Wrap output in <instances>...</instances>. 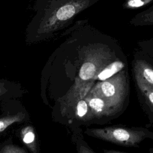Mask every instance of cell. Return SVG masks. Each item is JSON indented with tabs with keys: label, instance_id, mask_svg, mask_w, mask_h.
<instances>
[{
	"label": "cell",
	"instance_id": "1",
	"mask_svg": "<svg viewBox=\"0 0 153 153\" xmlns=\"http://www.w3.org/2000/svg\"><path fill=\"white\" fill-rule=\"evenodd\" d=\"M111 57L109 51L104 47H92L86 49L84 62L71 91V101L74 105L87 95L93 85L94 77L110 63Z\"/></svg>",
	"mask_w": 153,
	"mask_h": 153
},
{
	"label": "cell",
	"instance_id": "2",
	"mask_svg": "<svg viewBox=\"0 0 153 153\" xmlns=\"http://www.w3.org/2000/svg\"><path fill=\"white\" fill-rule=\"evenodd\" d=\"M128 92L127 72L121 71L104 81L97 82L88 93L103 99L113 115L121 109Z\"/></svg>",
	"mask_w": 153,
	"mask_h": 153
},
{
	"label": "cell",
	"instance_id": "3",
	"mask_svg": "<svg viewBox=\"0 0 153 153\" xmlns=\"http://www.w3.org/2000/svg\"><path fill=\"white\" fill-rule=\"evenodd\" d=\"M85 133L90 136L114 144L137 147L146 138L153 139V133L143 128L111 126L100 128H87Z\"/></svg>",
	"mask_w": 153,
	"mask_h": 153
},
{
	"label": "cell",
	"instance_id": "4",
	"mask_svg": "<svg viewBox=\"0 0 153 153\" xmlns=\"http://www.w3.org/2000/svg\"><path fill=\"white\" fill-rule=\"evenodd\" d=\"M84 99L88 103L93 119L112 116L108 105L102 98L88 93Z\"/></svg>",
	"mask_w": 153,
	"mask_h": 153
},
{
	"label": "cell",
	"instance_id": "5",
	"mask_svg": "<svg viewBox=\"0 0 153 153\" xmlns=\"http://www.w3.org/2000/svg\"><path fill=\"white\" fill-rule=\"evenodd\" d=\"M133 72L146 83L153 87V66L141 59H135L133 62Z\"/></svg>",
	"mask_w": 153,
	"mask_h": 153
},
{
	"label": "cell",
	"instance_id": "6",
	"mask_svg": "<svg viewBox=\"0 0 153 153\" xmlns=\"http://www.w3.org/2000/svg\"><path fill=\"white\" fill-rule=\"evenodd\" d=\"M134 75L137 90L152 115L153 119V87L146 83L139 76L134 74Z\"/></svg>",
	"mask_w": 153,
	"mask_h": 153
},
{
	"label": "cell",
	"instance_id": "7",
	"mask_svg": "<svg viewBox=\"0 0 153 153\" xmlns=\"http://www.w3.org/2000/svg\"><path fill=\"white\" fill-rule=\"evenodd\" d=\"M125 66V63L121 60H115L106 65L94 78V81H104L117 72L121 71Z\"/></svg>",
	"mask_w": 153,
	"mask_h": 153
},
{
	"label": "cell",
	"instance_id": "8",
	"mask_svg": "<svg viewBox=\"0 0 153 153\" xmlns=\"http://www.w3.org/2000/svg\"><path fill=\"white\" fill-rule=\"evenodd\" d=\"M130 25L135 26L153 25V5L146 10L136 14L130 21Z\"/></svg>",
	"mask_w": 153,
	"mask_h": 153
},
{
	"label": "cell",
	"instance_id": "9",
	"mask_svg": "<svg viewBox=\"0 0 153 153\" xmlns=\"http://www.w3.org/2000/svg\"><path fill=\"white\" fill-rule=\"evenodd\" d=\"M74 105H75V116L77 120L88 121L93 120L88 103L84 98L77 101Z\"/></svg>",
	"mask_w": 153,
	"mask_h": 153
},
{
	"label": "cell",
	"instance_id": "10",
	"mask_svg": "<svg viewBox=\"0 0 153 153\" xmlns=\"http://www.w3.org/2000/svg\"><path fill=\"white\" fill-rule=\"evenodd\" d=\"M153 2V0H125L123 4L124 9L131 10L145 7Z\"/></svg>",
	"mask_w": 153,
	"mask_h": 153
},
{
	"label": "cell",
	"instance_id": "11",
	"mask_svg": "<svg viewBox=\"0 0 153 153\" xmlns=\"http://www.w3.org/2000/svg\"><path fill=\"white\" fill-rule=\"evenodd\" d=\"M33 139H34V134L32 132H29L26 134V135L24 137L23 140L25 143H29L32 142L33 140Z\"/></svg>",
	"mask_w": 153,
	"mask_h": 153
},
{
	"label": "cell",
	"instance_id": "12",
	"mask_svg": "<svg viewBox=\"0 0 153 153\" xmlns=\"http://www.w3.org/2000/svg\"><path fill=\"white\" fill-rule=\"evenodd\" d=\"M148 50H151V53L153 55V42H152V45L151 47H149Z\"/></svg>",
	"mask_w": 153,
	"mask_h": 153
},
{
	"label": "cell",
	"instance_id": "13",
	"mask_svg": "<svg viewBox=\"0 0 153 153\" xmlns=\"http://www.w3.org/2000/svg\"><path fill=\"white\" fill-rule=\"evenodd\" d=\"M2 126H3V123L1 122V121H0V129L1 128V127H2Z\"/></svg>",
	"mask_w": 153,
	"mask_h": 153
}]
</instances>
